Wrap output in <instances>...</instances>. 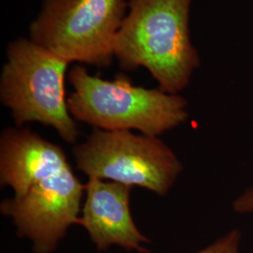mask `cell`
<instances>
[{
  "label": "cell",
  "mask_w": 253,
  "mask_h": 253,
  "mask_svg": "<svg viewBox=\"0 0 253 253\" xmlns=\"http://www.w3.org/2000/svg\"><path fill=\"white\" fill-rule=\"evenodd\" d=\"M0 184L14 196L0 204L19 238L34 253H53L77 223L84 185L61 146L28 127H7L0 136Z\"/></svg>",
  "instance_id": "1"
},
{
  "label": "cell",
  "mask_w": 253,
  "mask_h": 253,
  "mask_svg": "<svg viewBox=\"0 0 253 253\" xmlns=\"http://www.w3.org/2000/svg\"><path fill=\"white\" fill-rule=\"evenodd\" d=\"M193 0H127L118 31L115 59L122 70H147L165 92L179 94L200 67L191 41Z\"/></svg>",
  "instance_id": "2"
},
{
  "label": "cell",
  "mask_w": 253,
  "mask_h": 253,
  "mask_svg": "<svg viewBox=\"0 0 253 253\" xmlns=\"http://www.w3.org/2000/svg\"><path fill=\"white\" fill-rule=\"evenodd\" d=\"M68 78L73 88L68 98L73 118L94 128L135 129L159 137L190 116L189 103L180 94L134 85L123 75L104 80L80 65L73 67Z\"/></svg>",
  "instance_id": "3"
},
{
  "label": "cell",
  "mask_w": 253,
  "mask_h": 253,
  "mask_svg": "<svg viewBox=\"0 0 253 253\" xmlns=\"http://www.w3.org/2000/svg\"><path fill=\"white\" fill-rule=\"evenodd\" d=\"M70 63L29 38L9 42L0 75V100L16 126L35 122L52 126L68 144L81 134L66 98Z\"/></svg>",
  "instance_id": "4"
},
{
  "label": "cell",
  "mask_w": 253,
  "mask_h": 253,
  "mask_svg": "<svg viewBox=\"0 0 253 253\" xmlns=\"http://www.w3.org/2000/svg\"><path fill=\"white\" fill-rule=\"evenodd\" d=\"M127 0H43L29 39L69 63L110 67Z\"/></svg>",
  "instance_id": "5"
},
{
  "label": "cell",
  "mask_w": 253,
  "mask_h": 253,
  "mask_svg": "<svg viewBox=\"0 0 253 253\" xmlns=\"http://www.w3.org/2000/svg\"><path fill=\"white\" fill-rule=\"evenodd\" d=\"M77 169L88 176L139 186L166 196L184 167L179 158L157 136L130 130L94 128L73 147Z\"/></svg>",
  "instance_id": "6"
},
{
  "label": "cell",
  "mask_w": 253,
  "mask_h": 253,
  "mask_svg": "<svg viewBox=\"0 0 253 253\" xmlns=\"http://www.w3.org/2000/svg\"><path fill=\"white\" fill-rule=\"evenodd\" d=\"M132 187L114 181L88 178L77 225L89 235L98 251L118 246L126 252L149 253L147 238L137 227L129 208Z\"/></svg>",
  "instance_id": "7"
},
{
  "label": "cell",
  "mask_w": 253,
  "mask_h": 253,
  "mask_svg": "<svg viewBox=\"0 0 253 253\" xmlns=\"http://www.w3.org/2000/svg\"><path fill=\"white\" fill-rule=\"evenodd\" d=\"M240 241L241 232L238 229H233L214 243L195 253H240Z\"/></svg>",
  "instance_id": "8"
},
{
  "label": "cell",
  "mask_w": 253,
  "mask_h": 253,
  "mask_svg": "<svg viewBox=\"0 0 253 253\" xmlns=\"http://www.w3.org/2000/svg\"><path fill=\"white\" fill-rule=\"evenodd\" d=\"M233 208L238 214L253 213V187L245 190L233 202Z\"/></svg>",
  "instance_id": "9"
}]
</instances>
